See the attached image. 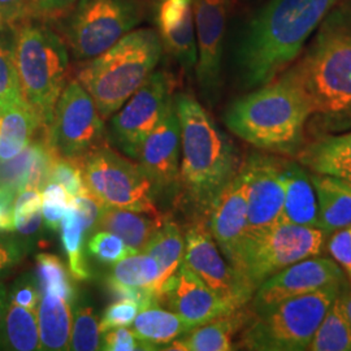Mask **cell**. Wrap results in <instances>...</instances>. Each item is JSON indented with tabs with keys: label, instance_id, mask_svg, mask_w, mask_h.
Segmentation results:
<instances>
[{
	"label": "cell",
	"instance_id": "cell-1",
	"mask_svg": "<svg viewBox=\"0 0 351 351\" xmlns=\"http://www.w3.org/2000/svg\"><path fill=\"white\" fill-rule=\"evenodd\" d=\"M287 72L303 91L317 125L351 126V3L330 8L301 60Z\"/></svg>",
	"mask_w": 351,
	"mask_h": 351
},
{
	"label": "cell",
	"instance_id": "cell-2",
	"mask_svg": "<svg viewBox=\"0 0 351 351\" xmlns=\"http://www.w3.org/2000/svg\"><path fill=\"white\" fill-rule=\"evenodd\" d=\"M337 0H269L254 16L237 52L245 86L261 88L288 69Z\"/></svg>",
	"mask_w": 351,
	"mask_h": 351
},
{
	"label": "cell",
	"instance_id": "cell-3",
	"mask_svg": "<svg viewBox=\"0 0 351 351\" xmlns=\"http://www.w3.org/2000/svg\"><path fill=\"white\" fill-rule=\"evenodd\" d=\"M175 104L181 130L177 188L198 220L206 221L213 201L239 173V152L193 95L178 94Z\"/></svg>",
	"mask_w": 351,
	"mask_h": 351
},
{
	"label": "cell",
	"instance_id": "cell-4",
	"mask_svg": "<svg viewBox=\"0 0 351 351\" xmlns=\"http://www.w3.org/2000/svg\"><path fill=\"white\" fill-rule=\"evenodd\" d=\"M311 108L301 88L284 71L274 81L234 101L224 121L233 134L275 155L297 156L306 145Z\"/></svg>",
	"mask_w": 351,
	"mask_h": 351
},
{
	"label": "cell",
	"instance_id": "cell-5",
	"mask_svg": "<svg viewBox=\"0 0 351 351\" xmlns=\"http://www.w3.org/2000/svg\"><path fill=\"white\" fill-rule=\"evenodd\" d=\"M163 43L152 29L132 30L111 49L91 59L77 80L103 119L117 112L159 64Z\"/></svg>",
	"mask_w": 351,
	"mask_h": 351
},
{
	"label": "cell",
	"instance_id": "cell-6",
	"mask_svg": "<svg viewBox=\"0 0 351 351\" xmlns=\"http://www.w3.org/2000/svg\"><path fill=\"white\" fill-rule=\"evenodd\" d=\"M14 29L12 52L23 97L47 130L56 101L66 85V46L47 26L33 20Z\"/></svg>",
	"mask_w": 351,
	"mask_h": 351
},
{
	"label": "cell",
	"instance_id": "cell-7",
	"mask_svg": "<svg viewBox=\"0 0 351 351\" xmlns=\"http://www.w3.org/2000/svg\"><path fill=\"white\" fill-rule=\"evenodd\" d=\"M343 287L329 285L251 314L237 345L254 351L308 350L317 326Z\"/></svg>",
	"mask_w": 351,
	"mask_h": 351
},
{
	"label": "cell",
	"instance_id": "cell-8",
	"mask_svg": "<svg viewBox=\"0 0 351 351\" xmlns=\"http://www.w3.org/2000/svg\"><path fill=\"white\" fill-rule=\"evenodd\" d=\"M328 233L317 228L280 224L246 236L233 263L242 287L252 298L256 289L290 264L319 256Z\"/></svg>",
	"mask_w": 351,
	"mask_h": 351
},
{
	"label": "cell",
	"instance_id": "cell-9",
	"mask_svg": "<svg viewBox=\"0 0 351 351\" xmlns=\"http://www.w3.org/2000/svg\"><path fill=\"white\" fill-rule=\"evenodd\" d=\"M103 120L86 88L72 80L56 101L45 141L55 156L77 163L107 145Z\"/></svg>",
	"mask_w": 351,
	"mask_h": 351
},
{
	"label": "cell",
	"instance_id": "cell-10",
	"mask_svg": "<svg viewBox=\"0 0 351 351\" xmlns=\"http://www.w3.org/2000/svg\"><path fill=\"white\" fill-rule=\"evenodd\" d=\"M134 0H77L66 25L68 46L78 60H91L138 25Z\"/></svg>",
	"mask_w": 351,
	"mask_h": 351
},
{
	"label": "cell",
	"instance_id": "cell-11",
	"mask_svg": "<svg viewBox=\"0 0 351 351\" xmlns=\"http://www.w3.org/2000/svg\"><path fill=\"white\" fill-rule=\"evenodd\" d=\"M85 186L107 207L152 210L155 193L139 164L110 149L107 145L91 151L77 162Z\"/></svg>",
	"mask_w": 351,
	"mask_h": 351
},
{
	"label": "cell",
	"instance_id": "cell-12",
	"mask_svg": "<svg viewBox=\"0 0 351 351\" xmlns=\"http://www.w3.org/2000/svg\"><path fill=\"white\" fill-rule=\"evenodd\" d=\"M172 81L165 72H152L142 86L112 117L111 130L116 145L128 156L138 159L151 130L172 101Z\"/></svg>",
	"mask_w": 351,
	"mask_h": 351
},
{
	"label": "cell",
	"instance_id": "cell-13",
	"mask_svg": "<svg viewBox=\"0 0 351 351\" xmlns=\"http://www.w3.org/2000/svg\"><path fill=\"white\" fill-rule=\"evenodd\" d=\"M184 264L219 297L236 307L247 306L251 295L215 242L207 221L197 220L185 233Z\"/></svg>",
	"mask_w": 351,
	"mask_h": 351
},
{
	"label": "cell",
	"instance_id": "cell-14",
	"mask_svg": "<svg viewBox=\"0 0 351 351\" xmlns=\"http://www.w3.org/2000/svg\"><path fill=\"white\" fill-rule=\"evenodd\" d=\"M345 282L346 275L332 258H306L267 278L254 293L249 310L256 314L289 298Z\"/></svg>",
	"mask_w": 351,
	"mask_h": 351
},
{
	"label": "cell",
	"instance_id": "cell-15",
	"mask_svg": "<svg viewBox=\"0 0 351 351\" xmlns=\"http://www.w3.org/2000/svg\"><path fill=\"white\" fill-rule=\"evenodd\" d=\"M282 160L272 155L255 154L239 167L247 199V236L278 221L284 204Z\"/></svg>",
	"mask_w": 351,
	"mask_h": 351
},
{
	"label": "cell",
	"instance_id": "cell-16",
	"mask_svg": "<svg viewBox=\"0 0 351 351\" xmlns=\"http://www.w3.org/2000/svg\"><path fill=\"white\" fill-rule=\"evenodd\" d=\"M159 306L181 316L193 328L239 310L213 293L184 262L160 287Z\"/></svg>",
	"mask_w": 351,
	"mask_h": 351
},
{
	"label": "cell",
	"instance_id": "cell-17",
	"mask_svg": "<svg viewBox=\"0 0 351 351\" xmlns=\"http://www.w3.org/2000/svg\"><path fill=\"white\" fill-rule=\"evenodd\" d=\"M180 155L181 130L173 98L139 151V167L150 180L155 195L178 185Z\"/></svg>",
	"mask_w": 351,
	"mask_h": 351
},
{
	"label": "cell",
	"instance_id": "cell-18",
	"mask_svg": "<svg viewBox=\"0 0 351 351\" xmlns=\"http://www.w3.org/2000/svg\"><path fill=\"white\" fill-rule=\"evenodd\" d=\"M193 8L198 49L195 75L206 98L213 101L221 82L226 0H193Z\"/></svg>",
	"mask_w": 351,
	"mask_h": 351
},
{
	"label": "cell",
	"instance_id": "cell-19",
	"mask_svg": "<svg viewBox=\"0 0 351 351\" xmlns=\"http://www.w3.org/2000/svg\"><path fill=\"white\" fill-rule=\"evenodd\" d=\"M206 221L228 263L233 265L247 236V199L239 172L213 201Z\"/></svg>",
	"mask_w": 351,
	"mask_h": 351
},
{
	"label": "cell",
	"instance_id": "cell-20",
	"mask_svg": "<svg viewBox=\"0 0 351 351\" xmlns=\"http://www.w3.org/2000/svg\"><path fill=\"white\" fill-rule=\"evenodd\" d=\"M156 24L165 50L186 73L195 72L198 49L193 0H158Z\"/></svg>",
	"mask_w": 351,
	"mask_h": 351
},
{
	"label": "cell",
	"instance_id": "cell-21",
	"mask_svg": "<svg viewBox=\"0 0 351 351\" xmlns=\"http://www.w3.org/2000/svg\"><path fill=\"white\" fill-rule=\"evenodd\" d=\"M284 204L280 213V224L317 228L319 213L310 171L301 163L282 160Z\"/></svg>",
	"mask_w": 351,
	"mask_h": 351
},
{
	"label": "cell",
	"instance_id": "cell-22",
	"mask_svg": "<svg viewBox=\"0 0 351 351\" xmlns=\"http://www.w3.org/2000/svg\"><path fill=\"white\" fill-rule=\"evenodd\" d=\"M167 217L158 208L133 210L106 206L94 232L106 230L113 233L123 239L130 250L143 252Z\"/></svg>",
	"mask_w": 351,
	"mask_h": 351
},
{
	"label": "cell",
	"instance_id": "cell-23",
	"mask_svg": "<svg viewBox=\"0 0 351 351\" xmlns=\"http://www.w3.org/2000/svg\"><path fill=\"white\" fill-rule=\"evenodd\" d=\"M251 311L246 306L232 314L217 317L206 324L194 326L186 335L171 342L164 350L229 351L237 349L234 336L250 320Z\"/></svg>",
	"mask_w": 351,
	"mask_h": 351
},
{
	"label": "cell",
	"instance_id": "cell-24",
	"mask_svg": "<svg viewBox=\"0 0 351 351\" xmlns=\"http://www.w3.org/2000/svg\"><path fill=\"white\" fill-rule=\"evenodd\" d=\"M310 172L336 176L351 184V132L322 136L295 156Z\"/></svg>",
	"mask_w": 351,
	"mask_h": 351
},
{
	"label": "cell",
	"instance_id": "cell-25",
	"mask_svg": "<svg viewBox=\"0 0 351 351\" xmlns=\"http://www.w3.org/2000/svg\"><path fill=\"white\" fill-rule=\"evenodd\" d=\"M314 185L319 226L326 233L351 226V184L339 177L310 172Z\"/></svg>",
	"mask_w": 351,
	"mask_h": 351
},
{
	"label": "cell",
	"instance_id": "cell-26",
	"mask_svg": "<svg viewBox=\"0 0 351 351\" xmlns=\"http://www.w3.org/2000/svg\"><path fill=\"white\" fill-rule=\"evenodd\" d=\"M39 128L43 129L36 112L24 101H16L0 110V163L20 155L33 142Z\"/></svg>",
	"mask_w": 351,
	"mask_h": 351
},
{
	"label": "cell",
	"instance_id": "cell-27",
	"mask_svg": "<svg viewBox=\"0 0 351 351\" xmlns=\"http://www.w3.org/2000/svg\"><path fill=\"white\" fill-rule=\"evenodd\" d=\"M40 350H69L73 311L72 303L43 293L37 310Z\"/></svg>",
	"mask_w": 351,
	"mask_h": 351
},
{
	"label": "cell",
	"instance_id": "cell-28",
	"mask_svg": "<svg viewBox=\"0 0 351 351\" xmlns=\"http://www.w3.org/2000/svg\"><path fill=\"white\" fill-rule=\"evenodd\" d=\"M132 329L149 350L156 346H168L175 339L186 335L193 326L181 316L159 306L143 308L136 316Z\"/></svg>",
	"mask_w": 351,
	"mask_h": 351
},
{
	"label": "cell",
	"instance_id": "cell-29",
	"mask_svg": "<svg viewBox=\"0 0 351 351\" xmlns=\"http://www.w3.org/2000/svg\"><path fill=\"white\" fill-rule=\"evenodd\" d=\"M143 252L152 256L159 265L160 277L155 289L159 291L164 282L177 272L184 262L185 236L181 226L172 219L167 217L163 226L152 236ZM160 298V297H159Z\"/></svg>",
	"mask_w": 351,
	"mask_h": 351
},
{
	"label": "cell",
	"instance_id": "cell-30",
	"mask_svg": "<svg viewBox=\"0 0 351 351\" xmlns=\"http://www.w3.org/2000/svg\"><path fill=\"white\" fill-rule=\"evenodd\" d=\"M0 345L8 350H40L37 311L10 302L0 330Z\"/></svg>",
	"mask_w": 351,
	"mask_h": 351
},
{
	"label": "cell",
	"instance_id": "cell-31",
	"mask_svg": "<svg viewBox=\"0 0 351 351\" xmlns=\"http://www.w3.org/2000/svg\"><path fill=\"white\" fill-rule=\"evenodd\" d=\"M345 290L329 306L315 332L310 351H351V324L345 308Z\"/></svg>",
	"mask_w": 351,
	"mask_h": 351
},
{
	"label": "cell",
	"instance_id": "cell-32",
	"mask_svg": "<svg viewBox=\"0 0 351 351\" xmlns=\"http://www.w3.org/2000/svg\"><path fill=\"white\" fill-rule=\"evenodd\" d=\"M72 311L73 324L69 350H101L99 316L88 293H81L80 295L75 294Z\"/></svg>",
	"mask_w": 351,
	"mask_h": 351
},
{
	"label": "cell",
	"instance_id": "cell-33",
	"mask_svg": "<svg viewBox=\"0 0 351 351\" xmlns=\"http://www.w3.org/2000/svg\"><path fill=\"white\" fill-rule=\"evenodd\" d=\"M159 277L160 269L155 259L146 252H136L113 264L107 282L125 288H155Z\"/></svg>",
	"mask_w": 351,
	"mask_h": 351
},
{
	"label": "cell",
	"instance_id": "cell-34",
	"mask_svg": "<svg viewBox=\"0 0 351 351\" xmlns=\"http://www.w3.org/2000/svg\"><path fill=\"white\" fill-rule=\"evenodd\" d=\"M85 233L86 230L80 215L72 206H69L60 226V234L64 250L68 256L69 272L75 280L80 281L88 280L90 277V269L84 254Z\"/></svg>",
	"mask_w": 351,
	"mask_h": 351
},
{
	"label": "cell",
	"instance_id": "cell-35",
	"mask_svg": "<svg viewBox=\"0 0 351 351\" xmlns=\"http://www.w3.org/2000/svg\"><path fill=\"white\" fill-rule=\"evenodd\" d=\"M46 147L47 145L45 139L32 142L20 155L0 163V189L17 194L26 186Z\"/></svg>",
	"mask_w": 351,
	"mask_h": 351
},
{
	"label": "cell",
	"instance_id": "cell-36",
	"mask_svg": "<svg viewBox=\"0 0 351 351\" xmlns=\"http://www.w3.org/2000/svg\"><path fill=\"white\" fill-rule=\"evenodd\" d=\"M37 281L40 293H49L73 303L75 290L69 272L60 258L49 252L37 255Z\"/></svg>",
	"mask_w": 351,
	"mask_h": 351
},
{
	"label": "cell",
	"instance_id": "cell-37",
	"mask_svg": "<svg viewBox=\"0 0 351 351\" xmlns=\"http://www.w3.org/2000/svg\"><path fill=\"white\" fill-rule=\"evenodd\" d=\"M71 206V197L65 189L56 182H47L42 189V216L47 229L58 232L64 216Z\"/></svg>",
	"mask_w": 351,
	"mask_h": 351
},
{
	"label": "cell",
	"instance_id": "cell-38",
	"mask_svg": "<svg viewBox=\"0 0 351 351\" xmlns=\"http://www.w3.org/2000/svg\"><path fill=\"white\" fill-rule=\"evenodd\" d=\"M24 101L13 52L0 43V110Z\"/></svg>",
	"mask_w": 351,
	"mask_h": 351
},
{
	"label": "cell",
	"instance_id": "cell-39",
	"mask_svg": "<svg viewBox=\"0 0 351 351\" xmlns=\"http://www.w3.org/2000/svg\"><path fill=\"white\" fill-rule=\"evenodd\" d=\"M88 249L90 255L101 263L108 265L120 262L130 254H136L126 246L123 239L106 230H98L94 233L88 241Z\"/></svg>",
	"mask_w": 351,
	"mask_h": 351
},
{
	"label": "cell",
	"instance_id": "cell-40",
	"mask_svg": "<svg viewBox=\"0 0 351 351\" xmlns=\"http://www.w3.org/2000/svg\"><path fill=\"white\" fill-rule=\"evenodd\" d=\"M47 182H56L62 185L71 198L81 194L86 189L80 165L73 160L58 156H53L51 162Z\"/></svg>",
	"mask_w": 351,
	"mask_h": 351
},
{
	"label": "cell",
	"instance_id": "cell-41",
	"mask_svg": "<svg viewBox=\"0 0 351 351\" xmlns=\"http://www.w3.org/2000/svg\"><path fill=\"white\" fill-rule=\"evenodd\" d=\"M141 310V306L136 301L117 300L112 304H110L101 315L99 320L101 333L119 326H132Z\"/></svg>",
	"mask_w": 351,
	"mask_h": 351
},
{
	"label": "cell",
	"instance_id": "cell-42",
	"mask_svg": "<svg viewBox=\"0 0 351 351\" xmlns=\"http://www.w3.org/2000/svg\"><path fill=\"white\" fill-rule=\"evenodd\" d=\"M326 246L351 284V226L332 232L330 239H326Z\"/></svg>",
	"mask_w": 351,
	"mask_h": 351
},
{
	"label": "cell",
	"instance_id": "cell-43",
	"mask_svg": "<svg viewBox=\"0 0 351 351\" xmlns=\"http://www.w3.org/2000/svg\"><path fill=\"white\" fill-rule=\"evenodd\" d=\"M101 350L137 351L149 350V348L128 326L113 328L101 333Z\"/></svg>",
	"mask_w": 351,
	"mask_h": 351
},
{
	"label": "cell",
	"instance_id": "cell-44",
	"mask_svg": "<svg viewBox=\"0 0 351 351\" xmlns=\"http://www.w3.org/2000/svg\"><path fill=\"white\" fill-rule=\"evenodd\" d=\"M27 254L26 241H21L11 232L0 230V281Z\"/></svg>",
	"mask_w": 351,
	"mask_h": 351
},
{
	"label": "cell",
	"instance_id": "cell-45",
	"mask_svg": "<svg viewBox=\"0 0 351 351\" xmlns=\"http://www.w3.org/2000/svg\"><path fill=\"white\" fill-rule=\"evenodd\" d=\"M71 206L80 215L86 233L94 232L97 223L99 221L101 213L106 207L94 194L88 191V189H85L81 194L72 197Z\"/></svg>",
	"mask_w": 351,
	"mask_h": 351
},
{
	"label": "cell",
	"instance_id": "cell-46",
	"mask_svg": "<svg viewBox=\"0 0 351 351\" xmlns=\"http://www.w3.org/2000/svg\"><path fill=\"white\" fill-rule=\"evenodd\" d=\"M40 298L42 293L38 285L37 277L30 275H26L17 280L10 294V302L34 311L38 310Z\"/></svg>",
	"mask_w": 351,
	"mask_h": 351
},
{
	"label": "cell",
	"instance_id": "cell-47",
	"mask_svg": "<svg viewBox=\"0 0 351 351\" xmlns=\"http://www.w3.org/2000/svg\"><path fill=\"white\" fill-rule=\"evenodd\" d=\"M0 19L4 25L12 27L36 20L33 0H0Z\"/></svg>",
	"mask_w": 351,
	"mask_h": 351
},
{
	"label": "cell",
	"instance_id": "cell-48",
	"mask_svg": "<svg viewBox=\"0 0 351 351\" xmlns=\"http://www.w3.org/2000/svg\"><path fill=\"white\" fill-rule=\"evenodd\" d=\"M77 0H33L34 19H56L75 7Z\"/></svg>",
	"mask_w": 351,
	"mask_h": 351
},
{
	"label": "cell",
	"instance_id": "cell-49",
	"mask_svg": "<svg viewBox=\"0 0 351 351\" xmlns=\"http://www.w3.org/2000/svg\"><path fill=\"white\" fill-rule=\"evenodd\" d=\"M43 224V216L42 211L26 215V216H17L13 217V232L16 230L17 233L23 236H32L39 232Z\"/></svg>",
	"mask_w": 351,
	"mask_h": 351
},
{
	"label": "cell",
	"instance_id": "cell-50",
	"mask_svg": "<svg viewBox=\"0 0 351 351\" xmlns=\"http://www.w3.org/2000/svg\"><path fill=\"white\" fill-rule=\"evenodd\" d=\"M10 304V294L7 293L5 288L0 284V330L4 323V317L7 314V308Z\"/></svg>",
	"mask_w": 351,
	"mask_h": 351
},
{
	"label": "cell",
	"instance_id": "cell-51",
	"mask_svg": "<svg viewBox=\"0 0 351 351\" xmlns=\"http://www.w3.org/2000/svg\"><path fill=\"white\" fill-rule=\"evenodd\" d=\"M343 300H345V308H346V314L349 317V322L351 324V289L349 293H343Z\"/></svg>",
	"mask_w": 351,
	"mask_h": 351
},
{
	"label": "cell",
	"instance_id": "cell-52",
	"mask_svg": "<svg viewBox=\"0 0 351 351\" xmlns=\"http://www.w3.org/2000/svg\"><path fill=\"white\" fill-rule=\"evenodd\" d=\"M3 26H4V23H3V20H1V19H0V29H1V27H3Z\"/></svg>",
	"mask_w": 351,
	"mask_h": 351
}]
</instances>
